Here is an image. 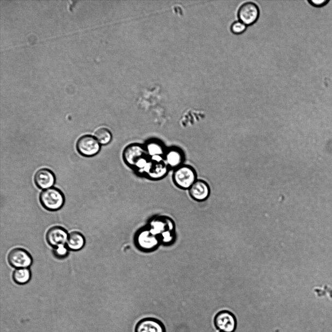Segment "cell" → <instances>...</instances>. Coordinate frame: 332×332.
<instances>
[{"label":"cell","instance_id":"cell-5","mask_svg":"<svg viewBox=\"0 0 332 332\" xmlns=\"http://www.w3.org/2000/svg\"><path fill=\"white\" fill-rule=\"evenodd\" d=\"M9 264L16 268H28L33 263V258L28 251L23 248L12 249L7 255Z\"/></svg>","mask_w":332,"mask_h":332},{"label":"cell","instance_id":"cell-20","mask_svg":"<svg viewBox=\"0 0 332 332\" xmlns=\"http://www.w3.org/2000/svg\"><path fill=\"white\" fill-rule=\"evenodd\" d=\"M329 0H309L308 2L310 5L315 7H321L327 5Z\"/></svg>","mask_w":332,"mask_h":332},{"label":"cell","instance_id":"cell-14","mask_svg":"<svg viewBox=\"0 0 332 332\" xmlns=\"http://www.w3.org/2000/svg\"><path fill=\"white\" fill-rule=\"evenodd\" d=\"M32 274L29 268H16L13 272L14 281L19 285L27 283L31 279Z\"/></svg>","mask_w":332,"mask_h":332},{"label":"cell","instance_id":"cell-2","mask_svg":"<svg viewBox=\"0 0 332 332\" xmlns=\"http://www.w3.org/2000/svg\"><path fill=\"white\" fill-rule=\"evenodd\" d=\"M39 201L41 205L46 210L56 211L63 206L65 197L60 190L56 188H50L41 192Z\"/></svg>","mask_w":332,"mask_h":332},{"label":"cell","instance_id":"cell-4","mask_svg":"<svg viewBox=\"0 0 332 332\" xmlns=\"http://www.w3.org/2000/svg\"><path fill=\"white\" fill-rule=\"evenodd\" d=\"M194 169L188 165H181L176 168L173 175L175 183L182 189H188L196 181Z\"/></svg>","mask_w":332,"mask_h":332},{"label":"cell","instance_id":"cell-16","mask_svg":"<svg viewBox=\"0 0 332 332\" xmlns=\"http://www.w3.org/2000/svg\"><path fill=\"white\" fill-rule=\"evenodd\" d=\"M148 156L154 157H160L164 153L163 145L159 141L153 140L148 142L145 147Z\"/></svg>","mask_w":332,"mask_h":332},{"label":"cell","instance_id":"cell-12","mask_svg":"<svg viewBox=\"0 0 332 332\" xmlns=\"http://www.w3.org/2000/svg\"><path fill=\"white\" fill-rule=\"evenodd\" d=\"M85 243V238L83 234L77 231H73L68 235L66 245L69 250L77 251L84 247Z\"/></svg>","mask_w":332,"mask_h":332},{"label":"cell","instance_id":"cell-19","mask_svg":"<svg viewBox=\"0 0 332 332\" xmlns=\"http://www.w3.org/2000/svg\"><path fill=\"white\" fill-rule=\"evenodd\" d=\"M246 29V25L240 20L234 21L230 26V30L232 33L237 35L244 33Z\"/></svg>","mask_w":332,"mask_h":332},{"label":"cell","instance_id":"cell-8","mask_svg":"<svg viewBox=\"0 0 332 332\" xmlns=\"http://www.w3.org/2000/svg\"><path fill=\"white\" fill-rule=\"evenodd\" d=\"M68 235L65 228L55 226L51 227L46 232V240L47 243L53 248L59 245H65Z\"/></svg>","mask_w":332,"mask_h":332},{"label":"cell","instance_id":"cell-3","mask_svg":"<svg viewBox=\"0 0 332 332\" xmlns=\"http://www.w3.org/2000/svg\"><path fill=\"white\" fill-rule=\"evenodd\" d=\"M213 324L219 332H234L237 328V321L234 314L224 310L216 314L213 318Z\"/></svg>","mask_w":332,"mask_h":332},{"label":"cell","instance_id":"cell-1","mask_svg":"<svg viewBox=\"0 0 332 332\" xmlns=\"http://www.w3.org/2000/svg\"><path fill=\"white\" fill-rule=\"evenodd\" d=\"M147 156L148 155L145 147L137 144L128 146L123 152L124 160L127 164L144 172L149 162Z\"/></svg>","mask_w":332,"mask_h":332},{"label":"cell","instance_id":"cell-11","mask_svg":"<svg viewBox=\"0 0 332 332\" xmlns=\"http://www.w3.org/2000/svg\"><path fill=\"white\" fill-rule=\"evenodd\" d=\"M191 197L197 201H204L209 196L210 190L208 184L203 180H196L190 188Z\"/></svg>","mask_w":332,"mask_h":332},{"label":"cell","instance_id":"cell-13","mask_svg":"<svg viewBox=\"0 0 332 332\" xmlns=\"http://www.w3.org/2000/svg\"><path fill=\"white\" fill-rule=\"evenodd\" d=\"M166 167L160 160L150 162L147 173L149 176L153 178H158L163 176L166 173Z\"/></svg>","mask_w":332,"mask_h":332},{"label":"cell","instance_id":"cell-10","mask_svg":"<svg viewBox=\"0 0 332 332\" xmlns=\"http://www.w3.org/2000/svg\"><path fill=\"white\" fill-rule=\"evenodd\" d=\"M34 180L35 185L39 188L47 189L54 184L55 177L53 173L50 170L43 168L38 170L35 174Z\"/></svg>","mask_w":332,"mask_h":332},{"label":"cell","instance_id":"cell-6","mask_svg":"<svg viewBox=\"0 0 332 332\" xmlns=\"http://www.w3.org/2000/svg\"><path fill=\"white\" fill-rule=\"evenodd\" d=\"M76 148L82 156L90 157L98 154L100 150V145L97 140L89 135H84L77 141Z\"/></svg>","mask_w":332,"mask_h":332},{"label":"cell","instance_id":"cell-7","mask_svg":"<svg viewBox=\"0 0 332 332\" xmlns=\"http://www.w3.org/2000/svg\"><path fill=\"white\" fill-rule=\"evenodd\" d=\"M237 15L240 21L246 26L251 25L255 23L259 17V8L255 3L246 2L240 7Z\"/></svg>","mask_w":332,"mask_h":332},{"label":"cell","instance_id":"cell-17","mask_svg":"<svg viewBox=\"0 0 332 332\" xmlns=\"http://www.w3.org/2000/svg\"><path fill=\"white\" fill-rule=\"evenodd\" d=\"M95 138L103 145H106L110 142L112 139L110 131L107 128L101 127L97 129L94 134Z\"/></svg>","mask_w":332,"mask_h":332},{"label":"cell","instance_id":"cell-15","mask_svg":"<svg viewBox=\"0 0 332 332\" xmlns=\"http://www.w3.org/2000/svg\"><path fill=\"white\" fill-rule=\"evenodd\" d=\"M167 164L173 168L180 166L183 160V156L181 151L177 149H172L168 151L165 156Z\"/></svg>","mask_w":332,"mask_h":332},{"label":"cell","instance_id":"cell-9","mask_svg":"<svg viewBox=\"0 0 332 332\" xmlns=\"http://www.w3.org/2000/svg\"><path fill=\"white\" fill-rule=\"evenodd\" d=\"M135 332H166L163 323L154 317H145L136 324Z\"/></svg>","mask_w":332,"mask_h":332},{"label":"cell","instance_id":"cell-18","mask_svg":"<svg viewBox=\"0 0 332 332\" xmlns=\"http://www.w3.org/2000/svg\"><path fill=\"white\" fill-rule=\"evenodd\" d=\"M69 250L66 245H61L53 248L52 254L55 258L63 260L68 257Z\"/></svg>","mask_w":332,"mask_h":332}]
</instances>
